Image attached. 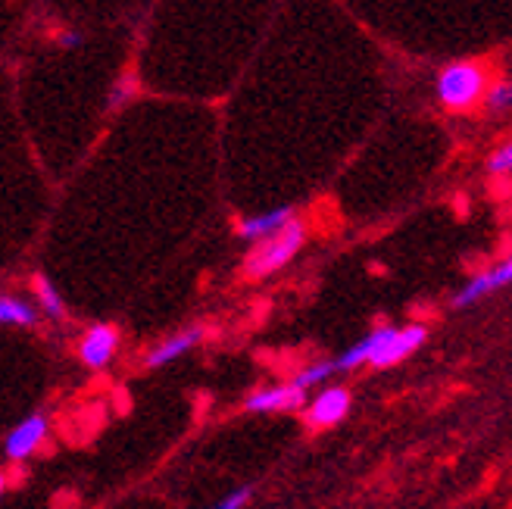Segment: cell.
Listing matches in <instances>:
<instances>
[{
	"mask_svg": "<svg viewBox=\"0 0 512 509\" xmlns=\"http://www.w3.org/2000/svg\"><path fill=\"white\" fill-rule=\"evenodd\" d=\"M291 222H294V210L291 207H285V210H269V213H260V216H247L238 225V235L244 241H253L256 244V241H263V238L281 232V228L291 225Z\"/></svg>",
	"mask_w": 512,
	"mask_h": 509,
	"instance_id": "9",
	"label": "cell"
},
{
	"mask_svg": "<svg viewBox=\"0 0 512 509\" xmlns=\"http://www.w3.org/2000/svg\"><path fill=\"white\" fill-rule=\"evenodd\" d=\"M503 285H512V253L503 260V263H497L494 269H488V272H481V275H475L472 282L456 294V307H472L475 300H481V297H488V294H494V291H500Z\"/></svg>",
	"mask_w": 512,
	"mask_h": 509,
	"instance_id": "8",
	"label": "cell"
},
{
	"mask_svg": "<svg viewBox=\"0 0 512 509\" xmlns=\"http://www.w3.org/2000/svg\"><path fill=\"white\" fill-rule=\"evenodd\" d=\"M200 338H203V328H200V325L188 328V332L172 335L169 341H163L160 347H153V350L147 353V366H150V369H157V366H166V363L178 360V356H185L191 347H197Z\"/></svg>",
	"mask_w": 512,
	"mask_h": 509,
	"instance_id": "10",
	"label": "cell"
},
{
	"mask_svg": "<svg viewBox=\"0 0 512 509\" xmlns=\"http://www.w3.org/2000/svg\"><path fill=\"white\" fill-rule=\"evenodd\" d=\"M378 341H381V328H375L372 335H366L360 344H353L350 350H344L338 356V369H356V366H363V363H372V353L378 350Z\"/></svg>",
	"mask_w": 512,
	"mask_h": 509,
	"instance_id": "12",
	"label": "cell"
},
{
	"mask_svg": "<svg viewBox=\"0 0 512 509\" xmlns=\"http://www.w3.org/2000/svg\"><path fill=\"white\" fill-rule=\"evenodd\" d=\"M0 322H4V325H19V328H32L38 322V313H35L32 303L4 294V297H0Z\"/></svg>",
	"mask_w": 512,
	"mask_h": 509,
	"instance_id": "11",
	"label": "cell"
},
{
	"mask_svg": "<svg viewBox=\"0 0 512 509\" xmlns=\"http://www.w3.org/2000/svg\"><path fill=\"white\" fill-rule=\"evenodd\" d=\"M488 169L494 172V175H509L512 172V141L509 144H503L497 154L491 157V163H488Z\"/></svg>",
	"mask_w": 512,
	"mask_h": 509,
	"instance_id": "16",
	"label": "cell"
},
{
	"mask_svg": "<svg viewBox=\"0 0 512 509\" xmlns=\"http://www.w3.org/2000/svg\"><path fill=\"white\" fill-rule=\"evenodd\" d=\"M303 241H306V228H303V222L294 219L291 225L281 228V232L253 244L250 257L244 263V275L247 278H269L272 272L285 269L297 257V250L303 247Z\"/></svg>",
	"mask_w": 512,
	"mask_h": 509,
	"instance_id": "1",
	"label": "cell"
},
{
	"mask_svg": "<svg viewBox=\"0 0 512 509\" xmlns=\"http://www.w3.org/2000/svg\"><path fill=\"white\" fill-rule=\"evenodd\" d=\"M116 347H119V332L113 325H91L82 338V344H79V356H82L85 366L104 369L113 360Z\"/></svg>",
	"mask_w": 512,
	"mask_h": 509,
	"instance_id": "7",
	"label": "cell"
},
{
	"mask_svg": "<svg viewBox=\"0 0 512 509\" xmlns=\"http://www.w3.org/2000/svg\"><path fill=\"white\" fill-rule=\"evenodd\" d=\"M428 332L422 325H406V328H381V341L378 350L372 353V366L388 369L406 360L409 353H416L425 344Z\"/></svg>",
	"mask_w": 512,
	"mask_h": 509,
	"instance_id": "3",
	"label": "cell"
},
{
	"mask_svg": "<svg viewBox=\"0 0 512 509\" xmlns=\"http://www.w3.org/2000/svg\"><path fill=\"white\" fill-rule=\"evenodd\" d=\"M338 369V363H316V366H306L300 375H297V381L303 388H313V385H322V381Z\"/></svg>",
	"mask_w": 512,
	"mask_h": 509,
	"instance_id": "14",
	"label": "cell"
},
{
	"mask_svg": "<svg viewBox=\"0 0 512 509\" xmlns=\"http://www.w3.org/2000/svg\"><path fill=\"white\" fill-rule=\"evenodd\" d=\"M44 438H47V416L32 413V416H25L7 435L4 453L10 456V460H25V456H32L41 447Z\"/></svg>",
	"mask_w": 512,
	"mask_h": 509,
	"instance_id": "6",
	"label": "cell"
},
{
	"mask_svg": "<svg viewBox=\"0 0 512 509\" xmlns=\"http://www.w3.org/2000/svg\"><path fill=\"white\" fill-rule=\"evenodd\" d=\"M306 406V388L300 381H288V385H275V388H263V391H253L244 400V410L247 413H288V410H300Z\"/></svg>",
	"mask_w": 512,
	"mask_h": 509,
	"instance_id": "4",
	"label": "cell"
},
{
	"mask_svg": "<svg viewBox=\"0 0 512 509\" xmlns=\"http://www.w3.org/2000/svg\"><path fill=\"white\" fill-rule=\"evenodd\" d=\"M347 413H350V391L347 388H325L310 400L303 416L313 428H331V425H338Z\"/></svg>",
	"mask_w": 512,
	"mask_h": 509,
	"instance_id": "5",
	"label": "cell"
},
{
	"mask_svg": "<svg viewBox=\"0 0 512 509\" xmlns=\"http://www.w3.org/2000/svg\"><path fill=\"white\" fill-rule=\"evenodd\" d=\"M35 297H38V303H41V310L47 313V316H54V319H60L63 313H66V307H63V300H60V291L47 282V278H35Z\"/></svg>",
	"mask_w": 512,
	"mask_h": 509,
	"instance_id": "13",
	"label": "cell"
},
{
	"mask_svg": "<svg viewBox=\"0 0 512 509\" xmlns=\"http://www.w3.org/2000/svg\"><path fill=\"white\" fill-rule=\"evenodd\" d=\"M82 41H85V38H82L79 32H60V35H57V44H60L63 50H75Z\"/></svg>",
	"mask_w": 512,
	"mask_h": 509,
	"instance_id": "19",
	"label": "cell"
},
{
	"mask_svg": "<svg viewBox=\"0 0 512 509\" xmlns=\"http://www.w3.org/2000/svg\"><path fill=\"white\" fill-rule=\"evenodd\" d=\"M484 85H488V75H484L478 63H453L441 72L438 97L450 110H469L481 100Z\"/></svg>",
	"mask_w": 512,
	"mask_h": 509,
	"instance_id": "2",
	"label": "cell"
},
{
	"mask_svg": "<svg viewBox=\"0 0 512 509\" xmlns=\"http://www.w3.org/2000/svg\"><path fill=\"white\" fill-rule=\"evenodd\" d=\"M250 494H253V488H238L232 497H225L222 503H216L213 509H244L247 506V500H250Z\"/></svg>",
	"mask_w": 512,
	"mask_h": 509,
	"instance_id": "17",
	"label": "cell"
},
{
	"mask_svg": "<svg viewBox=\"0 0 512 509\" xmlns=\"http://www.w3.org/2000/svg\"><path fill=\"white\" fill-rule=\"evenodd\" d=\"M128 94H132V82L122 79V82L116 85L113 97H110V107H119V104H125V97H128Z\"/></svg>",
	"mask_w": 512,
	"mask_h": 509,
	"instance_id": "18",
	"label": "cell"
},
{
	"mask_svg": "<svg viewBox=\"0 0 512 509\" xmlns=\"http://www.w3.org/2000/svg\"><path fill=\"white\" fill-rule=\"evenodd\" d=\"M484 104H488V110L500 113V110H509L512 107V82H500L488 91V97H484Z\"/></svg>",
	"mask_w": 512,
	"mask_h": 509,
	"instance_id": "15",
	"label": "cell"
}]
</instances>
